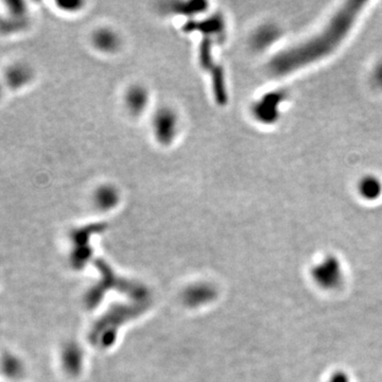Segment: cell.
I'll return each instance as SVG.
<instances>
[{
    "instance_id": "cell-7",
    "label": "cell",
    "mask_w": 382,
    "mask_h": 382,
    "mask_svg": "<svg viewBox=\"0 0 382 382\" xmlns=\"http://www.w3.org/2000/svg\"><path fill=\"white\" fill-rule=\"evenodd\" d=\"M281 99L283 94H279V92H273L263 98L254 108L257 118L263 122L274 121L277 115V108L281 104Z\"/></svg>"
},
{
    "instance_id": "cell-5",
    "label": "cell",
    "mask_w": 382,
    "mask_h": 382,
    "mask_svg": "<svg viewBox=\"0 0 382 382\" xmlns=\"http://www.w3.org/2000/svg\"><path fill=\"white\" fill-rule=\"evenodd\" d=\"M123 106L132 117H141L149 110L151 94L149 88L141 83L131 84L123 92Z\"/></svg>"
},
{
    "instance_id": "cell-2",
    "label": "cell",
    "mask_w": 382,
    "mask_h": 382,
    "mask_svg": "<svg viewBox=\"0 0 382 382\" xmlns=\"http://www.w3.org/2000/svg\"><path fill=\"white\" fill-rule=\"evenodd\" d=\"M182 120L177 108L170 104L157 106L150 118V129L161 145H171L180 135Z\"/></svg>"
},
{
    "instance_id": "cell-9",
    "label": "cell",
    "mask_w": 382,
    "mask_h": 382,
    "mask_svg": "<svg viewBox=\"0 0 382 382\" xmlns=\"http://www.w3.org/2000/svg\"><path fill=\"white\" fill-rule=\"evenodd\" d=\"M360 188H361L362 194L366 199H376L381 192V185L373 177H368L363 180Z\"/></svg>"
},
{
    "instance_id": "cell-3",
    "label": "cell",
    "mask_w": 382,
    "mask_h": 382,
    "mask_svg": "<svg viewBox=\"0 0 382 382\" xmlns=\"http://www.w3.org/2000/svg\"><path fill=\"white\" fill-rule=\"evenodd\" d=\"M313 281L324 290L339 288L344 281L343 265L336 256H327L311 269Z\"/></svg>"
},
{
    "instance_id": "cell-4",
    "label": "cell",
    "mask_w": 382,
    "mask_h": 382,
    "mask_svg": "<svg viewBox=\"0 0 382 382\" xmlns=\"http://www.w3.org/2000/svg\"><path fill=\"white\" fill-rule=\"evenodd\" d=\"M90 43L94 51L104 56H113L119 52L123 39L111 26H100L90 33Z\"/></svg>"
},
{
    "instance_id": "cell-1",
    "label": "cell",
    "mask_w": 382,
    "mask_h": 382,
    "mask_svg": "<svg viewBox=\"0 0 382 382\" xmlns=\"http://www.w3.org/2000/svg\"><path fill=\"white\" fill-rule=\"evenodd\" d=\"M364 5V1L346 3L320 33L272 59L270 72L274 76H285L330 54L348 37Z\"/></svg>"
},
{
    "instance_id": "cell-8",
    "label": "cell",
    "mask_w": 382,
    "mask_h": 382,
    "mask_svg": "<svg viewBox=\"0 0 382 382\" xmlns=\"http://www.w3.org/2000/svg\"><path fill=\"white\" fill-rule=\"evenodd\" d=\"M25 365L21 358L12 352H3L0 356V374L7 379L17 380L23 377Z\"/></svg>"
},
{
    "instance_id": "cell-10",
    "label": "cell",
    "mask_w": 382,
    "mask_h": 382,
    "mask_svg": "<svg viewBox=\"0 0 382 382\" xmlns=\"http://www.w3.org/2000/svg\"><path fill=\"white\" fill-rule=\"evenodd\" d=\"M328 382H352L350 376L345 372L339 371L330 376Z\"/></svg>"
},
{
    "instance_id": "cell-6",
    "label": "cell",
    "mask_w": 382,
    "mask_h": 382,
    "mask_svg": "<svg viewBox=\"0 0 382 382\" xmlns=\"http://www.w3.org/2000/svg\"><path fill=\"white\" fill-rule=\"evenodd\" d=\"M92 203L100 212H110L119 205L121 191L113 183H101L92 190Z\"/></svg>"
}]
</instances>
